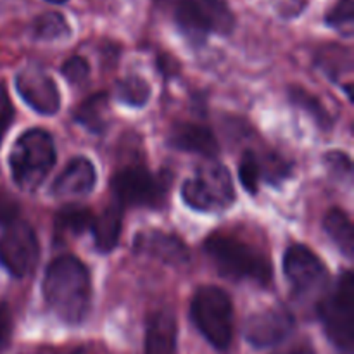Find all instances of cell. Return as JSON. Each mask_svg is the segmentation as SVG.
Listing matches in <instances>:
<instances>
[{
	"instance_id": "obj_28",
	"label": "cell",
	"mask_w": 354,
	"mask_h": 354,
	"mask_svg": "<svg viewBox=\"0 0 354 354\" xmlns=\"http://www.w3.org/2000/svg\"><path fill=\"white\" fill-rule=\"evenodd\" d=\"M12 121H14V106L12 102H10L3 85H0V145H2L3 137H6L7 130L10 128Z\"/></svg>"
},
{
	"instance_id": "obj_12",
	"label": "cell",
	"mask_w": 354,
	"mask_h": 354,
	"mask_svg": "<svg viewBox=\"0 0 354 354\" xmlns=\"http://www.w3.org/2000/svg\"><path fill=\"white\" fill-rule=\"evenodd\" d=\"M16 90L31 109L44 116L55 114L61 107V93L57 85L52 76L38 68L23 69L16 76Z\"/></svg>"
},
{
	"instance_id": "obj_32",
	"label": "cell",
	"mask_w": 354,
	"mask_h": 354,
	"mask_svg": "<svg viewBox=\"0 0 354 354\" xmlns=\"http://www.w3.org/2000/svg\"><path fill=\"white\" fill-rule=\"evenodd\" d=\"M277 354H315L313 349H310L308 346H292L289 349H283V351Z\"/></svg>"
},
{
	"instance_id": "obj_33",
	"label": "cell",
	"mask_w": 354,
	"mask_h": 354,
	"mask_svg": "<svg viewBox=\"0 0 354 354\" xmlns=\"http://www.w3.org/2000/svg\"><path fill=\"white\" fill-rule=\"evenodd\" d=\"M47 2H50V3H66L68 0H47Z\"/></svg>"
},
{
	"instance_id": "obj_20",
	"label": "cell",
	"mask_w": 354,
	"mask_h": 354,
	"mask_svg": "<svg viewBox=\"0 0 354 354\" xmlns=\"http://www.w3.org/2000/svg\"><path fill=\"white\" fill-rule=\"evenodd\" d=\"M317 66L332 80H337L342 73H351V50L342 45H325L317 52Z\"/></svg>"
},
{
	"instance_id": "obj_14",
	"label": "cell",
	"mask_w": 354,
	"mask_h": 354,
	"mask_svg": "<svg viewBox=\"0 0 354 354\" xmlns=\"http://www.w3.org/2000/svg\"><path fill=\"white\" fill-rule=\"evenodd\" d=\"M97 171L95 166L85 156H76L66 165V168L59 173L50 187L54 197L66 199V197H83L95 189Z\"/></svg>"
},
{
	"instance_id": "obj_2",
	"label": "cell",
	"mask_w": 354,
	"mask_h": 354,
	"mask_svg": "<svg viewBox=\"0 0 354 354\" xmlns=\"http://www.w3.org/2000/svg\"><path fill=\"white\" fill-rule=\"evenodd\" d=\"M204 251L221 277L235 282H252L268 287L273 266L268 256L234 235L213 234L204 242Z\"/></svg>"
},
{
	"instance_id": "obj_30",
	"label": "cell",
	"mask_w": 354,
	"mask_h": 354,
	"mask_svg": "<svg viewBox=\"0 0 354 354\" xmlns=\"http://www.w3.org/2000/svg\"><path fill=\"white\" fill-rule=\"evenodd\" d=\"M17 214H19L17 203H14L10 197L0 196V225H6L7 227V225L17 220Z\"/></svg>"
},
{
	"instance_id": "obj_21",
	"label": "cell",
	"mask_w": 354,
	"mask_h": 354,
	"mask_svg": "<svg viewBox=\"0 0 354 354\" xmlns=\"http://www.w3.org/2000/svg\"><path fill=\"white\" fill-rule=\"evenodd\" d=\"M31 33H33V37L37 40L54 41L59 40V38L69 37L71 35V28H69L68 19L61 12H57V10H47V12L35 17Z\"/></svg>"
},
{
	"instance_id": "obj_4",
	"label": "cell",
	"mask_w": 354,
	"mask_h": 354,
	"mask_svg": "<svg viewBox=\"0 0 354 354\" xmlns=\"http://www.w3.org/2000/svg\"><path fill=\"white\" fill-rule=\"evenodd\" d=\"M55 159V144L48 131L41 128L24 131L14 142L9 154V168L14 183L23 192H35L54 168Z\"/></svg>"
},
{
	"instance_id": "obj_27",
	"label": "cell",
	"mask_w": 354,
	"mask_h": 354,
	"mask_svg": "<svg viewBox=\"0 0 354 354\" xmlns=\"http://www.w3.org/2000/svg\"><path fill=\"white\" fill-rule=\"evenodd\" d=\"M61 75L68 80L71 85H82L90 75V66L82 55H73L62 64Z\"/></svg>"
},
{
	"instance_id": "obj_19",
	"label": "cell",
	"mask_w": 354,
	"mask_h": 354,
	"mask_svg": "<svg viewBox=\"0 0 354 354\" xmlns=\"http://www.w3.org/2000/svg\"><path fill=\"white\" fill-rule=\"evenodd\" d=\"M107 114V93L99 92L83 100L75 111L76 123L82 124L90 133H102L106 130Z\"/></svg>"
},
{
	"instance_id": "obj_26",
	"label": "cell",
	"mask_w": 354,
	"mask_h": 354,
	"mask_svg": "<svg viewBox=\"0 0 354 354\" xmlns=\"http://www.w3.org/2000/svg\"><path fill=\"white\" fill-rule=\"evenodd\" d=\"M325 23L337 30L344 37L353 35L354 23V0H337L335 6L325 14Z\"/></svg>"
},
{
	"instance_id": "obj_15",
	"label": "cell",
	"mask_w": 354,
	"mask_h": 354,
	"mask_svg": "<svg viewBox=\"0 0 354 354\" xmlns=\"http://www.w3.org/2000/svg\"><path fill=\"white\" fill-rule=\"evenodd\" d=\"M168 144L176 151L209 159L216 158L220 152V145L211 128L201 123H175L169 130Z\"/></svg>"
},
{
	"instance_id": "obj_1",
	"label": "cell",
	"mask_w": 354,
	"mask_h": 354,
	"mask_svg": "<svg viewBox=\"0 0 354 354\" xmlns=\"http://www.w3.org/2000/svg\"><path fill=\"white\" fill-rule=\"evenodd\" d=\"M44 299L48 310L64 324L78 325L86 318L92 303L90 273L73 254L55 258L45 270Z\"/></svg>"
},
{
	"instance_id": "obj_5",
	"label": "cell",
	"mask_w": 354,
	"mask_h": 354,
	"mask_svg": "<svg viewBox=\"0 0 354 354\" xmlns=\"http://www.w3.org/2000/svg\"><path fill=\"white\" fill-rule=\"evenodd\" d=\"M190 318L213 348L225 351L234 337V304L223 289L204 286L190 303Z\"/></svg>"
},
{
	"instance_id": "obj_9",
	"label": "cell",
	"mask_w": 354,
	"mask_h": 354,
	"mask_svg": "<svg viewBox=\"0 0 354 354\" xmlns=\"http://www.w3.org/2000/svg\"><path fill=\"white\" fill-rule=\"evenodd\" d=\"M40 258V242L30 223L16 220L0 235V265L16 279L30 275Z\"/></svg>"
},
{
	"instance_id": "obj_25",
	"label": "cell",
	"mask_w": 354,
	"mask_h": 354,
	"mask_svg": "<svg viewBox=\"0 0 354 354\" xmlns=\"http://www.w3.org/2000/svg\"><path fill=\"white\" fill-rule=\"evenodd\" d=\"M239 178L251 196L258 194L259 185L263 182V169L259 154H256L254 151H245L242 156L241 165H239Z\"/></svg>"
},
{
	"instance_id": "obj_10",
	"label": "cell",
	"mask_w": 354,
	"mask_h": 354,
	"mask_svg": "<svg viewBox=\"0 0 354 354\" xmlns=\"http://www.w3.org/2000/svg\"><path fill=\"white\" fill-rule=\"evenodd\" d=\"M283 272L297 297H313L328 283V270L320 258L303 244H294L283 256Z\"/></svg>"
},
{
	"instance_id": "obj_24",
	"label": "cell",
	"mask_w": 354,
	"mask_h": 354,
	"mask_svg": "<svg viewBox=\"0 0 354 354\" xmlns=\"http://www.w3.org/2000/svg\"><path fill=\"white\" fill-rule=\"evenodd\" d=\"M289 99L292 100L299 109L306 111L322 128L332 127V120L330 116H328L327 109H325V107L322 106L320 100L315 95H311L310 92H306V90L301 88V86H292V88L289 90Z\"/></svg>"
},
{
	"instance_id": "obj_3",
	"label": "cell",
	"mask_w": 354,
	"mask_h": 354,
	"mask_svg": "<svg viewBox=\"0 0 354 354\" xmlns=\"http://www.w3.org/2000/svg\"><path fill=\"white\" fill-rule=\"evenodd\" d=\"M156 6L194 41L230 35L235 28V14L227 0H156Z\"/></svg>"
},
{
	"instance_id": "obj_31",
	"label": "cell",
	"mask_w": 354,
	"mask_h": 354,
	"mask_svg": "<svg viewBox=\"0 0 354 354\" xmlns=\"http://www.w3.org/2000/svg\"><path fill=\"white\" fill-rule=\"evenodd\" d=\"M325 161H327L328 166L339 169V171H341V176L344 175V173L346 175H351V159L346 154H342V152H330L328 156H325Z\"/></svg>"
},
{
	"instance_id": "obj_6",
	"label": "cell",
	"mask_w": 354,
	"mask_h": 354,
	"mask_svg": "<svg viewBox=\"0 0 354 354\" xmlns=\"http://www.w3.org/2000/svg\"><path fill=\"white\" fill-rule=\"evenodd\" d=\"M171 175L166 171L152 173L144 166H130L114 175L111 189L114 203L121 207L161 209L169 194Z\"/></svg>"
},
{
	"instance_id": "obj_23",
	"label": "cell",
	"mask_w": 354,
	"mask_h": 354,
	"mask_svg": "<svg viewBox=\"0 0 354 354\" xmlns=\"http://www.w3.org/2000/svg\"><path fill=\"white\" fill-rule=\"evenodd\" d=\"M116 97L130 107H144L151 99V85L138 75H130L116 83Z\"/></svg>"
},
{
	"instance_id": "obj_13",
	"label": "cell",
	"mask_w": 354,
	"mask_h": 354,
	"mask_svg": "<svg viewBox=\"0 0 354 354\" xmlns=\"http://www.w3.org/2000/svg\"><path fill=\"white\" fill-rule=\"evenodd\" d=\"M133 251L169 266H183L190 259L189 249L183 244L182 239L161 230L140 232L135 237Z\"/></svg>"
},
{
	"instance_id": "obj_29",
	"label": "cell",
	"mask_w": 354,
	"mask_h": 354,
	"mask_svg": "<svg viewBox=\"0 0 354 354\" xmlns=\"http://www.w3.org/2000/svg\"><path fill=\"white\" fill-rule=\"evenodd\" d=\"M12 335V315L6 304H0V351L9 344Z\"/></svg>"
},
{
	"instance_id": "obj_7",
	"label": "cell",
	"mask_w": 354,
	"mask_h": 354,
	"mask_svg": "<svg viewBox=\"0 0 354 354\" xmlns=\"http://www.w3.org/2000/svg\"><path fill=\"white\" fill-rule=\"evenodd\" d=\"M318 317L328 341L342 354H351L354 344V275L344 272L334 290L318 303Z\"/></svg>"
},
{
	"instance_id": "obj_18",
	"label": "cell",
	"mask_w": 354,
	"mask_h": 354,
	"mask_svg": "<svg viewBox=\"0 0 354 354\" xmlns=\"http://www.w3.org/2000/svg\"><path fill=\"white\" fill-rule=\"evenodd\" d=\"M324 230L330 237V241L337 245L339 251L348 259H353L354 254V230L348 213L339 207L328 211L324 218Z\"/></svg>"
},
{
	"instance_id": "obj_8",
	"label": "cell",
	"mask_w": 354,
	"mask_h": 354,
	"mask_svg": "<svg viewBox=\"0 0 354 354\" xmlns=\"http://www.w3.org/2000/svg\"><path fill=\"white\" fill-rule=\"evenodd\" d=\"M182 199L203 213H221L235 203L232 176L223 165L201 166L182 187Z\"/></svg>"
},
{
	"instance_id": "obj_11",
	"label": "cell",
	"mask_w": 354,
	"mask_h": 354,
	"mask_svg": "<svg viewBox=\"0 0 354 354\" xmlns=\"http://www.w3.org/2000/svg\"><path fill=\"white\" fill-rule=\"evenodd\" d=\"M294 317L282 306L266 308L251 315L244 325V337L254 348H272L286 341L294 330Z\"/></svg>"
},
{
	"instance_id": "obj_17",
	"label": "cell",
	"mask_w": 354,
	"mask_h": 354,
	"mask_svg": "<svg viewBox=\"0 0 354 354\" xmlns=\"http://www.w3.org/2000/svg\"><path fill=\"white\" fill-rule=\"evenodd\" d=\"M123 211L120 204L113 203L102 211L99 218L93 220V241L99 252H111L120 242L121 228H123Z\"/></svg>"
},
{
	"instance_id": "obj_16",
	"label": "cell",
	"mask_w": 354,
	"mask_h": 354,
	"mask_svg": "<svg viewBox=\"0 0 354 354\" xmlns=\"http://www.w3.org/2000/svg\"><path fill=\"white\" fill-rule=\"evenodd\" d=\"M145 354H176V320L171 311H158L149 318Z\"/></svg>"
},
{
	"instance_id": "obj_22",
	"label": "cell",
	"mask_w": 354,
	"mask_h": 354,
	"mask_svg": "<svg viewBox=\"0 0 354 354\" xmlns=\"http://www.w3.org/2000/svg\"><path fill=\"white\" fill-rule=\"evenodd\" d=\"M95 216L90 209L80 206H71L62 209L55 218V227L59 234L82 235L83 232L92 230Z\"/></svg>"
}]
</instances>
